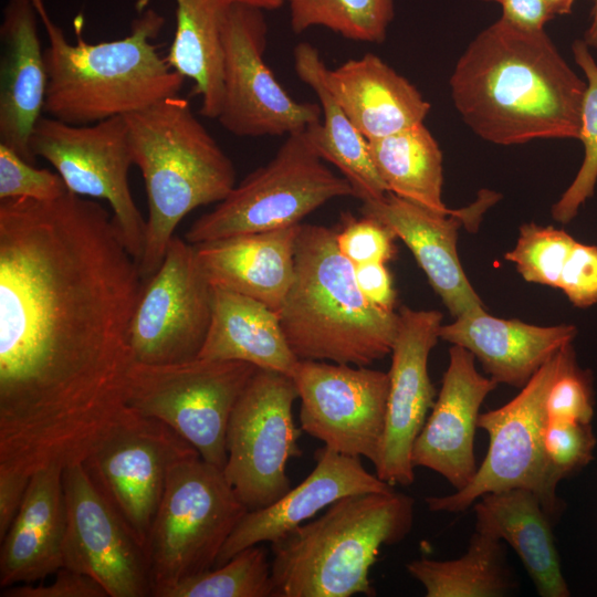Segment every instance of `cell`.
<instances>
[{
    "mask_svg": "<svg viewBox=\"0 0 597 597\" xmlns=\"http://www.w3.org/2000/svg\"><path fill=\"white\" fill-rule=\"evenodd\" d=\"M142 286L97 201L0 200V470L82 462L124 419Z\"/></svg>",
    "mask_w": 597,
    "mask_h": 597,
    "instance_id": "cell-1",
    "label": "cell"
},
{
    "mask_svg": "<svg viewBox=\"0 0 597 597\" xmlns=\"http://www.w3.org/2000/svg\"><path fill=\"white\" fill-rule=\"evenodd\" d=\"M449 84L462 119L484 140L579 138L586 82L544 29L501 17L470 42Z\"/></svg>",
    "mask_w": 597,
    "mask_h": 597,
    "instance_id": "cell-2",
    "label": "cell"
},
{
    "mask_svg": "<svg viewBox=\"0 0 597 597\" xmlns=\"http://www.w3.org/2000/svg\"><path fill=\"white\" fill-rule=\"evenodd\" d=\"M32 2L49 40L43 51L48 78L44 112L50 117L87 125L178 95L185 77L151 42L165 24L156 10L145 9L123 39L93 44L78 32L76 44H72L50 18L43 0Z\"/></svg>",
    "mask_w": 597,
    "mask_h": 597,
    "instance_id": "cell-3",
    "label": "cell"
},
{
    "mask_svg": "<svg viewBox=\"0 0 597 597\" xmlns=\"http://www.w3.org/2000/svg\"><path fill=\"white\" fill-rule=\"evenodd\" d=\"M277 315L298 359L355 366L391 354L399 323L398 313L363 295L336 231L317 224L300 227L294 277Z\"/></svg>",
    "mask_w": 597,
    "mask_h": 597,
    "instance_id": "cell-4",
    "label": "cell"
},
{
    "mask_svg": "<svg viewBox=\"0 0 597 597\" xmlns=\"http://www.w3.org/2000/svg\"><path fill=\"white\" fill-rule=\"evenodd\" d=\"M415 500L395 489L342 498L320 517L270 543L274 597L375 596L381 546L410 533Z\"/></svg>",
    "mask_w": 597,
    "mask_h": 597,
    "instance_id": "cell-5",
    "label": "cell"
},
{
    "mask_svg": "<svg viewBox=\"0 0 597 597\" xmlns=\"http://www.w3.org/2000/svg\"><path fill=\"white\" fill-rule=\"evenodd\" d=\"M124 117L148 201L138 264L145 281L161 264L179 222L196 208L220 202L230 193L237 185L235 169L184 97L168 96Z\"/></svg>",
    "mask_w": 597,
    "mask_h": 597,
    "instance_id": "cell-6",
    "label": "cell"
},
{
    "mask_svg": "<svg viewBox=\"0 0 597 597\" xmlns=\"http://www.w3.org/2000/svg\"><path fill=\"white\" fill-rule=\"evenodd\" d=\"M248 512L223 471L200 455L177 462L150 528L146 557L151 596L216 566Z\"/></svg>",
    "mask_w": 597,
    "mask_h": 597,
    "instance_id": "cell-7",
    "label": "cell"
},
{
    "mask_svg": "<svg viewBox=\"0 0 597 597\" xmlns=\"http://www.w3.org/2000/svg\"><path fill=\"white\" fill-rule=\"evenodd\" d=\"M574 349L573 343L556 352L500 408L480 413L478 427L489 434V449L472 481L449 495L427 496L432 512L460 513L482 495L514 488L532 491L554 522L564 504L556 493L559 480L548 464L544 449L547 423L546 397L551 385Z\"/></svg>",
    "mask_w": 597,
    "mask_h": 597,
    "instance_id": "cell-8",
    "label": "cell"
},
{
    "mask_svg": "<svg viewBox=\"0 0 597 597\" xmlns=\"http://www.w3.org/2000/svg\"><path fill=\"white\" fill-rule=\"evenodd\" d=\"M324 161L306 129L287 135L271 160L190 226L186 241L198 244L286 228L332 199L356 197L349 181Z\"/></svg>",
    "mask_w": 597,
    "mask_h": 597,
    "instance_id": "cell-9",
    "label": "cell"
},
{
    "mask_svg": "<svg viewBox=\"0 0 597 597\" xmlns=\"http://www.w3.org/2000/svg\"><path fill=\"white\" fill-rule=\"evenodd\" d=\"M258 369L242 360L200 357L160 365L134 362L128 406L169 426L201 459L223 471L232 410Z\"/></svg>",
    "mask_w": 597,
    "mask_h": 597,
    "instance_id": "cell-10",
    "label": "cell"
},
{
    "mask_svg": "<svg viewBox=\"0 0 597 597\" xmlns=\"http://www.w3.org/2000/svg\"><path fill=\"white\" fill-rule=\"evenodd\" d=\"M296 398L292 377L259 368L232 410L223 474L248 511L273 504L292 488L286 465L302 455Z\"/></svg>",
    "mask_w": 597,
    "mask_h": 597,
    "instance_id": "cell-11",
    "label": "cell"
},
{
    "mask_svg": "<svg viewBox=\"0 0 597 597\" xmlns=\"http://www.w3.org/2000/svg\"><path fill=\"white\" fill-rule=\"evenodd\" d=\"M198 455L169 426L130 407L82 463L126 531L146 553L170 469Z\"/></svg>",
    "mask_w": 597,
    "mask_h": 597,
    "instance_id": "cell-12",
    "label": "cell"
},
{
    "mask_svg": "<svg viewBox=\"0 0 597 597\" xmlns=\"http://www.w3.org/2000/svg\"><path fill=\"white\" fill-rule=\"evenodd\" d=\"M30 148L34 157L44 158L55 168L70 192L109 203L122 240L139 264L146 220L129 188L134 160L125 117L74 125L41 116L31 135Z\"/></svg>",
    "mask_w": 597,
    "mask_h": 597,
    "instance_id": "cell-13",
    "label": "cell"
},
{
    "mask_svg": "<svg viewBox=\"0 0 597 597\" xmlns=\"http://www.w3.org/2000/svg\"><path fill=\"white\" fill-rule=\"evenodd\" d=\"M264 11L232 3L223 23L219 123L238 137L291 135L322 118L320 104L297 102L265 63Z\"/></svg>",
    "mask_w": 597,
    "mask_h": 597,
    "instance_id": "cell-14",
    "label": "cell"
},
{
    "mask_svg": "<svg viewBox=\"0 0 597 597\" xmlns=\"http://www.w3.org/2000/svg\"><path fill=\"white\" fill-rule=\"evenodd\" d=\"M212 310V285L193 244L174 237L156 272L143 281L128 329L134 360L175 364L197 358Z\"/></svg>",
    "mask_w": 597,
    "mask_h": 597,
    "instance_id": "cell-15",
    "label": "cell"
},
{
    "mask_svg": "<svg viewBox=\"0 0 597 597\" xmlns=\"http://www.w3.org/2000/svg\"><path fill=\"white\" fill-rule=\"evenodd\" d=\"M292 378L301 399L302 431L338 453L375 464L385 431L388 373L300 359Z\"/></svg>",
    "mask_w": 597,
    "mask_h": 597,
    "instance_id": "cell-16",
    "label": "cell"
},
{
    "mask_svg": "<svg viewBox=\"0 0 597 597\" xmlns=\"http://www.w3.org/2000/svg\"><path fill=\"white\" fill-rule=\"evenodd\" d=\"M63 567L93 578L108 597L151 596L144 549L96 489L82 462L63 469Z\"/></svg>",
    "mask_w": 597,
    "mask_h": 597,
    "instance_id": "cell-17",
    "label": "cell"
},
{
    "mask_svg": "<svg viewBox=\"0 0 597 597\" xmlns=\"http://www.w3.org/2000/svg\"><path fill=\"white\" fill-rule=\"evenodd\" d=\"M398 331L388 371L389 392L385 431L376 475L386 483L409 486L415 481L411 452L436 390L428 374V358L442 322L438 311L400 307Z\"/></svg>",
    "mask_w": 597,
    "mask_h": 597,
    "instance_id": "cell-18",
    "label": "cell"
},
{
    "mask_svg": "<svg viewBox=\"0 0 597 597\" xmlns=\"http://www.w3.org/2000/svg\"><path fill=\"white\" fill-rule=\"evenodd\" d=\"M475 357L452 345L441 390L415 440L411 461L442 475L457 490L476 473L474 437L480 408L498 383L475 368Z\"/></svg>",
    "mask_w": 597,
    "mask_h": 597,
    "instance_id": "cell-19",
    "label": "cell"
},
{
    "mask_svg": "<svg viewBox=\"0 0 597 597\" xmlns=\"http://www.w3.org/2000/svg\"><path fill=\"white\" fill-rule=\"evenodd\" d=\"M315 460L314 469L298 485L273 504L243 515L221 548L216 566L249 546L276 541L342 498L394 489L368 472L360 458L324 446L315 452Z\"/></svg>",
    "mask_w": 597,
    "mask_h": 597,
    "instance_id": "cell-20",
    "label": "cell"
},
{
    "mask_svg": "<svg viewBox=\"0 0 597 597\" xmlns=\"http://www.w3.org/2000/svg\"><path fill=\"white\" fill-rule=\"evenodd\" d=\"M360 212L385 223L406 243L452 316L485 310L457 251L464 210L442 214L387 192L379 199L363 201Z\"/></svg>",
    "mask_w": 597,
    "mask_h": 597,
    "instance_id": "cell-21",
    "label": "cell"
},
{
    "mask_svg": "<svg viewBox=\"0 0 597 597\" xmlns=\"http://www.w3.org/2000/svg\"><path fill=\"white\" fill-rule=\"evenodd\" d=\"M32 0H9L0 28V144L30 164L33 129L44 111L46 69Z\"/></svg>",
    "mask_w": 597,
    "mask_h": 597,
    "instance_id": "cell-22",
    "label": "cell"
},
{
    "mask_svg": "<svg viewBox=\"0 0 597 597\" xmlns=\"http://www.w3.org/2000/svg\"><path fill=\"white\" fill-rule=\"evenodd\" d=\"M576 335L573 324L537 326L499 318L486 310L461 315L439 331V338L470 350L494 381L516 388Z\"/></svg>",
    "mask_w": 597,
    "mask_h": 597,
    "instance_id": "cell-23",
    "label": "cell"
},
{
    "mask_svg": "<svg viewBox=\"0 0 597 597\" xmlns=\"http://www.w3.org/2000/svg\"><path fill=\"white\" fill-rule=\"evenodd\" d=\"M301 223L193 244L212 286L255 298L276 313L291 287Z\"/></svg>",
    "mask_w": 597,
    "mask_h": 597,
    "instance_id": "cell-24",
    "label": "cell"
},
{
    "mask_svg": "<svg viewBox=\"0 0 597 597\" xmlns=\"http://www.w3.org/2000/svg\"><path fill=\"white\" fill-rule=\"evenodd\" d=\"M63 469L50 465L31 475L20 509L1 541V588L34 584L63 567Z\"/></svg>",
    "mask_w": 597,
    "mask_h": 597,
    "instance_id": "cell-25",
    "label": "cell"
},
{
    "mask_svg": "<svg viewBox=\"0 0 597 597\" xmlns=\"http://www.w3.org/2000/svg\"><path fill=\"white\" fill-rule=\"evenodd\" d=\"M326 84L367 140L422 124L431 107L413 84L373 53L327 69Z\"/></svg>",
    "mask_w": 597,
    "mask_h": 597,
    "instance_id": "cell-26",
    "label": "cell"
},
{
    "mask_svg": "<svg viewBox=\"0 0 597 597\" xmlns=\"http://www.w3.org/2000/svg\"><path fill=\"white\" fill-rule=\"evenodd\" d=\"M474 512L475 531L512 546L540 596L570 595L561 568L553 521L532 491L514 488L486 493L474 502Z\"/></svg>",
    "mask_w": 597,
    "mask_h": 597,
    "instance_id": "cell-27",
    "label": "cell"
},
{
    "mask_svg": "<svg viewBox=\"0 0 597 597\" xmlns=\"http://www.w3.org/2000/svg\"><path fill=\"white\" fill-rule=\"evenodd\" d=\"M198 357L242 360L290 377L300 360L275 311L255 298L219 286H212L210 326Z\"/></svg>",
    "mask_w": 597,
    "mask_h": 597,
    "instance_id": "cell-28",
    "label": "cell"
},
{
    "mask_svg": "<svg viewBox=\"0 0 597 597\" xmlns=\"http://www.w3.org/2000/svg\"><path fill=\"white\" fill-rule=\"evenodd\" d=\"M294 70L315 93L322 109L321 121L306 128L315 150L341 171L362 202L384 197L389 191L373 164L368 142L329 91L327 67L318 50L307 42L298 43L294 49Z\"/></svg>",
    "mask_w": 597,
    "mask_h": 597,
    "instance_id": "cell-29",
    "label": "cell"
},
{
    "mask_svg": "<svg viewBox=\"0 0 597 597\" xmlns=\"http://www.w3.org/2000/svg\"><path fill=\"white\" fill-rule=\"evenodd\" d=\"M176 31L166 60L193 82L201 116L217 119L222 103V31L230 0H175Z\"/></svg>",
    "mask_w": 597,
    "mask_h": 597,
    "instance_id": "cell-30",
    "label": "cell"
},
{
    "mask_svg": "<svg viewBox=\"0 0 597 597\" xmlns=\"http://www.w3.org/2000/svg\"><path fill=\"white\" fill-rule=\"evenodd\" d=\"M373 164L389 192L442 214L458 210L442 200V151L425 124L370 139Z\"/></svg>",
    "mask_w": 597,
    "mask_h": 597,
    "instance_id": "cell-31",
    "label": "cell"
},
{
    "mask_svg": "<svg viewBox=\"0 0 597 597\" xmlns=\"http://www.w3.org/2000/svg\"><path fill=\"white\" fill-rule=\"evenodd\" d=\"M406 569L423 586L427 597H502L515 586L501 541L478 531L461 557H422L408 563Z\"/></svg>",
    "mask_w": 597,
    "mask_h": 597,
    "instance_id": "cell-32",
    "label": "cell"
},
{
    "mask_svg": "<svg viewBox=\"0 0 597 597\" xmlns=\"http://www.w3.org/2000/svg\"><path fill=\"white\" fill-rule=\"evenodd\" d=\"M286 4L294 33L323 27L356 42L385 41L395 15V0H287Z\"/></svg>",
    "mask_w": 597,
    "mask_h": 597,
    "instance_id": "cell-33",
    "label": "cell"
},
{
    "mask_svg": "<svg viewBox=\"0 0 597 597\" xmlns=\"http://www.w3.org/2000/svg\"><path fill=\"white\" fill-rule=\"evenodd\" d=\"M160 597H274L268 551L261 544L249 546L224 564L179 582Z\"/></svg>",
    "mask_w": 597,
    "mask_h": 597,
    "instance_id": "cell-34",
    "label": "cell"
},
{
    "mask_svg": "<svg viewBox=\"0 0 597 597\" xmlns=\"http://www.w3.org/2000/svg\"><path fill=\"white\" fill-rule=\"evenodd\" d=\"M572 52L587 80L578 138L584 146V159L572 184L552 207L553 218L561 223H568L577 216L594 195L597 182V63L584 40H575Z\"/></svg>",
    "mask_w": 597,
    "mask_h": 597,
    "instance_id": "cell-35",
    "label": "cell"
},
{
    "mask_svg": "<svg viewBox=\"0 0 597 597\" xmlns=\"http://www.w3.org/2000/svg\"><path fill=\"white\" fill-rule=\"evenodd\" d=\"M575 243L564 230L526 223L520 228L514 249L504 258L515 264L525 281L558 289L563 268Z\"/></svg>",
    "mask_w": 597,
    "mask_h": 597,
    "instance_id": "cell-36",
    "label": "cell"
},
{
    "mask_svg": "<svg viewBox=\"0 0 597 597\" xmlns=\"http://www.w3.org/2000/svg\"><path fill=\"white\" fill-rule=\"evenodd\" d=\"M548 420L591 423L594 417L593 378L582 369L575 349L549 387L546 397Z\"/></svg>",
    "mask_w": 597,
    "mask_h": 597,
    "instance_id": "cell-37",
    "label": "cell"
},
{
    "mask_svg": "<svg viewBox=\"0 0 597 597\" xmlns=\"http://www.w3.org/2000/svg\"><path fill=\"white\" fill-rule=\"evenodd\" d=\"M67 191L57 172L35 168L13 149L0 144V200L28 198L51 201Z\"/></svg>",
    "mask_w": 597,
    "mask_h": 597,
    "instance_id": "cell-38",
    "label": "cell"
},
{
    "mask_svg": "<svg viewBox=\"0 0 597 597\" xmlns=\"http://www.w3.org/2000/svg\"><path fill=\"white\" fill-rule=\"evenodd\" d=\"M595 447L591 423L547 419L544 449L551 470L559 481L584 469L593 460Z\"/></svg>",
    "mask_w": 597,
    "mask_h": 597,
    "instance_id": "cell-39",
    "label": "cell"
},
{
    "mask_svg": "<svg viewBox=\"0 0 597 597\" xmlns=\"http://www.w3.org/2000/svg\"><path fill=\"white\" fill-rule=\"evenodd\" d=\"M392 230L381 221L363 216L349 218L343 229L336 231L339 251L354 264L387 263L396 255Z\"/></svg>",
    "mask_w": 597,
    "mask_h": 597,
    "instance_id": "cell-40",
    "label": "cell"
},
{
    "mask_svg": "<svg viewBox=\"0 0 597 597\" xmlns=\"http://www.w3.org/2000/svg\"><path fill=\"white\" fill-rule=\"evenodd\" d=\"M558 289L578 308L597 304V247L577 242L563 268Z\"/></svg>",
    "mask_w": 597,
    "mask_h": 597,
    "instance_id": "cell-41",
    "label": "cell"
},
{
    "mask_svg": "<svg viewBox=\"0 0 597 597\" xmlns=\"http://www.w3.org/2000/svg\"><path fill=\"white\" fill-rule=\"evenodd\" d=\"M2 597H108L103 587L82 573L62 567L49 585L20 584L2 588Z\"/></svg>",
    "mask_w": 597,
    "mask_h": 597,
    "instance_id": "cell-42",
    "label": "cell"
},
{
    "mask_svg": "<svg viewBox=\"0 0 597 597\" xmlns=\"http://www.w3.org/2000/svg\"><path fill=\"white\" fill-rule=\"evenodd\" d=\"M357 285L363 295L376 307L394 312L396 291L385 263L354 265Z\"/></svg>",
    "mask_w": 597,
    "mask_h": 597,
    "instance_id": "cell-43",
    "label": "cell"
},
{
    "mask_svg": "<svg viewBox=\"0 0 597 597\" xmlns=\"http://www.w3.org/2000/svg\"><path fill=\"white\" fill-rule=\"evenodd\" d=\"M31 478L20 473L0 470V540L12 524Z\"/></svg>",
    "mask_w": 597,
    "mask_h": 597,
    "instance_id": "cell-44",
    "label": "cell"
},
{
    "mask_svg": "<svg viewBox=\"0 0 597 597\" xmlns=\"http://www.w3.org/2000/svg\"><path fill=\"white\" fill-rule=\"evenodd\" d=\"M502 8V18L523 28L544 29L554 18L544 0H482Z\"/></svg>",
    "mask_w": 597,
    "mask_h": 597,
    "instance_id": "cell-45",
    "label": "cell"
},
{
    "mask_svg": "<svg viewBox=\"0 0 597 597\" xmlns=\"http://www.w3.org/2000/svg\"><path fill=\"white\" fill-rule=\"evenodd\" d=\"M232 3H240L262 11L276 10L284 4L287 0H230Z\"/></svg>",
    "mask_w": 597,
    "mask_h": 597,
    "instance_id": "cell-46",
    "label": "cell"
},
{
    "mask_svg": "<svg viewBox=\"0 0 597 597\" xmlns=\"http://www.w3.org/2000/svg\"><path fill=\"white\" fill-rule=\"evenodd\" d=\"M589 48L597 49V0L590 11V22L583 39Z\"/></svg>",
    "mask_w": 597,
    "mask_h": 597,
    "instance_id": "cell-47",
    "label": "cell"
},
{
    "mask_svg": "<svg viewBox=\"0 0 597 597\" xmlns=\"http://www.w3.org/2000/svg\"><path fill=\"white\" fill-rule=\"evenodd\" d=\"M553 15H564L572 12L576 0H544Z\"/></svg>",
    "mask_w": 597,
    "mask_h": 597,
    "instance_id": "cell-48",
    "label": "cell"
}]
</instances>
